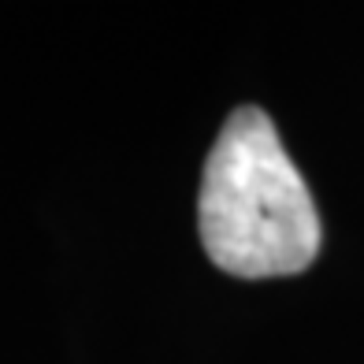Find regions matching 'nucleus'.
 <instances>
[{
    "instance_id": "1",
    "label": "nucleus",
    "mask_w": 364,
    "mask_h": 364,
    "mask_svg": "<svg viewBox=\"0 0 364 364\" xmlns=\"http://www.w3.org/2000/svg\"><path fill=\"white\" fill-rule=\"evenodd\" d=\"M197 230L212 264L238 279L297 275L316 260V205L264 108L227 115L205 160Z\"/></svg>"
}]
</instances>
